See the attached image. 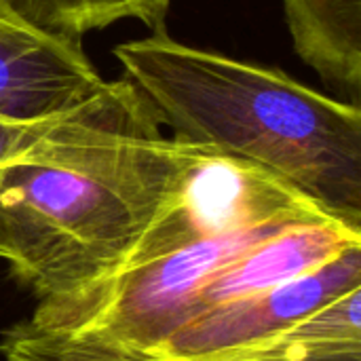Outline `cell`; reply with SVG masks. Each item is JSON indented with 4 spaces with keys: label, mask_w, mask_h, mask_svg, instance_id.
<instances>
[{
    "label": "cell",
    "mask_w": 361,
    "mask_h": 361,
    "mask_svg": "<svg viewBox=\"0 0 361 361\" xmlns=\"http://www.w3.org/2000/svg\"><path fill=\"white\" fill-rule=\"evenodd\" d=\"M205 148L163 137L140 91L108 82L61 133L0 167V260L38 302L106 279Z\"/></svg>",
    "instance_id": "1"
},
{
    "label": "cell",
    "mask_w": 361,
    "mask_h": 361,
    "mask_svg": "<svg viewBox=\"0 0 361 361\" xmlns=\"http://www.w3.org/2000/svg\"><path fill=\"white\" fill-rule=\"evenodd\" d=\"M178 140L258 165L361 226V112L277 68L154 34L114 49Z\"/></svg>",
    "instance_id": "2"
},
{
    "label": "cell",
    "mask_w": 361,
    "mask_h": 361,
    "mask_svg": "<svg viewBox=\"0 0 361 361\" xmlns=\"http://www.w3.org/2000/svg\"><path fill=\"white\" fill-rule=\"evenodd\" d=\"M355 288H361V243L305 275L197 317L152 351L135 355L150 361H214L279 334Z\"/></svg>",
    "instance_id": "3"
},
{
    "label": "cell",
    "mask_w": 361,
    "mask_h": 361,
    "mask_svg": "<svg viewBox=\"0 0 361 361\" xmlns=\"http://www.w3.org/2000/svg\"><path fill=\"white\" fill-rule=\"evenodd\" d=\"M108 82L80 40L40 30L0 6V118L38 125L68 116L106 91Z\"/></svg>",
    "instance_id": "4"
},
{
    "label": "cell",
    "mask_w": 361,
    "mask_h": 361,
    "mask_svg": "<svg viewBox=\"0 0 361 361\" xmlns=\"http://www.w3.org/2000/svg\"><path fill=\"white\" fill-rule=\"evenodd\" d=\"M283 13L300 59L357 104L361 0H283Z\"/></svg>",
    "instance_id": "5"
},
{
    "label": "cell",
    "mask_w": 361,
    "mask_h": 361,
    "mask_svg": "<svg viewBox=\"0 0 361 361\" xmlns=\"http://www.w3.org/2000/svg\"><path fill=\"white\" fill-rule=\"evenodd\" d=\"M214 361H361V288L262 343Z\"/></svg>",
    "instance_id": "6"
},
{
    "label": "cell",
    "mask_w": 361,
    "mask_h": 361,
    "mask_svg": "<svg viewBox=\"0 0 361 361\" xmlns=\"http://www.w3.org/2000/svg\"><path fill=\"white\" fill-rule=\"evenodd\" d=\"M0 6L40 30L80 40L85 32L123 19L161 27L171 0H0Z\"/></svg>",
    "instance_id": "7"
},
{
    "label": "cell",
    "mask_w": 361,
    "mask_h": 361,
    "mask_svg": "<svg viewBox=\"0 0 361 361\" xmlns=\"http://www.w3.org/2000/svg\"><path fill=\"white\" fill-rule=\"evenodd\" d=\"M0 353L4 361H150L110 345L38 332L23 322L4 332Z\"/></svg>",
    "instance_id": "8"
},
{
    "label": "cell",
    "mask_w": 361,
    "mask_h": 361,
    "mask_svg": "<svg viewBox=\"0 0 361 361\" xmlns=\"http://www.w3.org/2000/svg\"><path fill=\"white\" fill-rule=\"evenodd\" d=\"M85 108H80L68 116H61V118H55L49 123H38V125H17V123H8V121L0 118V167L19 157L30 154L40 144H44L51 137H55L57 133H61Z\"/></svg>",
    "instance_id": "9"
}]
</instances>
